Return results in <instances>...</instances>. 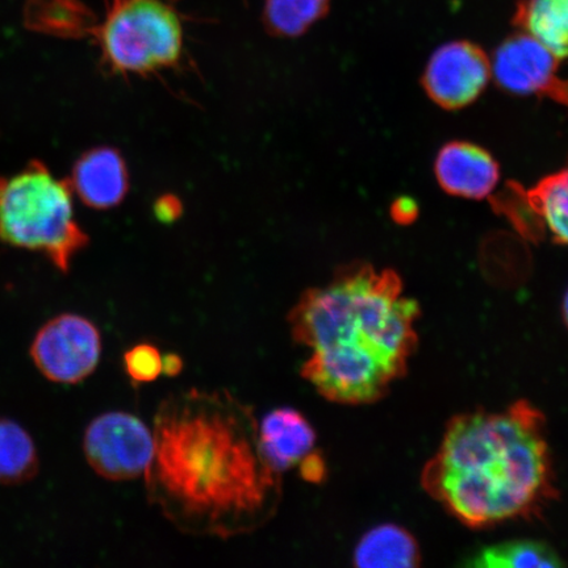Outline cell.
I'll use <instances>...</instances> for the list:
<instances>
[{"label": "cell", "mask_w": 568, "mask_h": 568, "mask_svg": "<svg viewBox=\"0 0 568 568\" xmlns=\"http://www.w3.org/2000/svg\"><path fill=\"white\" fill-rule=\"evenodd\" d=\"M183 371V361L180 355L168 354L162 357V374L166 376L180 375Z\"/></svg>", "instance_id": "cell-24"}, {"label": "cell", "mask_w": 568, "mask_h": 568, "mask_svg": "<svg viewBox=\"0 0 568 568\" xmlns=\"http://www.w3.org/2000/svg\"><path fill=\"white\" fill-rule=\"evenodd\" d=\"M180 212L181 204L172 196L161 197L158 205H155V215L162 222H173V220L180 216Z\"/></svg>", "instance_id": "cell-22"}, {"label": "cell", "mask_w": 568, "mask_h": 568, "mask_svg": "<svg viewBox=\"0 0 568 568\" xmlns=\"http://www.w3.org/2000/svg\"><path fill=\"white\" fill-rule=\"evenodd\" d=\"M91 38L113 75H153L183 59L182 21L168 0H109Z\"/></svg>", "instance_id": "cell-5"}, {"label": "cell", "mask_w": 568, "mask_h": 568, "mask_svg": "<svg viewBox=\"0 0 568 568\" xmlns=\"http://www.w3.org/2000/svg\"><path fill=\"white\" fill-rule=\"evenodd\" d=\"M420 314L394 270L366 262L338 267L324 286L305 291L287 316L291 336L310 351L303 379L344 406L381 400L407 372Z\"/></svg>", "instance_id": "cell-2"}, {"label": "cell", "mask_w": 568, "mask_h": 568, "mask_svg": "<svg viewBox=\"0 0 568 568\" xmlns=\"http://www.w3.org/2000/svg\"><path fill=\"white\" fill-rule=\"evenodd\" d=\"M422 486L473 529L541 515L558 496L542 412L518 400L454 416Z\"/></svg>", "instance_id": "cell-3"}, {"label": "cell", "mask_w": 568, "mask_h": 568, "mask_svg": "<svg viewBox=\"0 0 568 568\" xmlns=\"http://www.w3.org/2000/svg\"><path fill=\"white\" fill-rule=\"evenodd\" d=\"M0 241L44 255L68 273L75 255L90 243L77 223L69 181L55 178L39 160L19 173L0 176Z\"/></svg>", "instance_id": "cell-4"}, {"label": "cell", "mask_w": 568, "mask_h": 568, "mask_svg": "<svg viewBox=\"0 0 568 568\" xmlns=\"http://www.w3.org/2000/svg\"><path fill=\"white\" fill-rule=\"evenodd\" d=\"M23 20L28 30L60 39L91 38L98 24L81 0H28Z\"/></svg>", "instance_id": "cell-13"}, {"label": "cell", "mask_w": 568, "mask_h": 568, "mask_svg": "<svg viewBox=\"0 0 568 568\" xmlns=\"http://www.w3.org/2000/svg\"><path fill=\"white\" fill-rule=\"evenodd\" d=\"M314 426L300 410L276 408L260 423L261 449L274 470L283 474L315 450Z\"/></svg>", "instance_id": "cell-12"}, {"label": "cell", "mask_w": 568, "mask_h": 568, "mask_svg": "<svg viewBox=\"0 0 568 568\" xmlns=\"http://www.w3.org/2000/svg\"><path fill=\"white\" fill-rule=\"evenodd\" d=\"M40 457L23 425L0 416V485L20 486L38 477Z\"/></svg>", "instance_id": "cell-16"}, {"label": "cell", "mask_w": 568, "mask_h": 568, "mask_svg": "<svg viewBox=\"0 0 568 568\" xmlns=\"http://www.w3.org/2000/svg\"><path fill=\"white\" fill-rule=\"evenodd\" d=\"M125 372L138 383H151L162 374V355L151 344H140L124 354Z\"/></svg>", "instance_id": "cell-20"}, {"label": "cell", "mask_w": 568, "mask_h": 568, "mask_svg": "<svg viewBox=\"0 0 568 568\" xmlns=\"http://www.w3.org/2000/svg\"><path fill=\"white\" fill-rule=\"evenodd\" d=\"M491 67L496 83L509 94L552 99L560 83L558 57L523 31L503 41Z\"/></svg>", "instance_id": "cell-9"}, {"label": "cell", "mask_w": 568, "mask_h": 568, "mask_svg": "<svg viewBox=\"0 0 568 568\" xmlns=\"http://www.w3.org/2000/svg\"><path fill=\"white\" fill-rule=\"evenodd\" d=\"M154 452L153 429L122 410L105 412L83 435V454L99 477L111 481L144 477Z\"/></svg>", "instance_id": "cell-7"}, {"label": "cell", "mask_w": 568, "mask_h": 568, "mask_svg": "<svg viewBox=\"0 0 568 568\" xmlns=\"http://www.w3.org/2000/svg\"><path fill=\"white\" fill-rule=\"evenodd\" d=\"M521 194L528 207L541 219L552 240L568 246V163Z\"/></svg>", "instance_id": "cell-17"}, {"label": "cell", "mask_w": 568, "mask_h": 568, "mask_svg": "<svg viewBox=\"0 0 568 568\" xmlns=\"http://www.w3.org/2000/svg\"><path fill=\"white\" fill-rule=\"evenodd\" d=\"M153 435L148 499L178 530L229 539L278 513L282 474L261 449L253 409L229 390L169 396L155 412Z\"/></svg>", "instance_id": "cell-1"}, {"label": "cell", "mask_w": 568, "mask_h": 568, "mask_svg": "<svg viewBox=\"0 0 568 568\" xmlns=\"http://www.w3.org/2000/svg\"><path fill=\"white\" fill-rule=\"evenodd\" d=\"M491 74V61L480 47L470 41H453L430 57L423 87L443 109L460 110L477 101Z\"/></svg>", "instance_id": "cell-8"}, {"label": "cell", "mask_w": 568, "mask_h": 568, "mask_svg": "<svg viewBox=\"0 0 568 568\" xmlns=\"http://www.w3.org/2000/svg\"><path fill=\"white\" fill-rule=\"evenodd\" d=\"M301 477L312 485H320L326 477V462L320 452L312 450L300 464Z\"/></svg>", "instance_id": "cell-21"}, {"label": "cell", "mask_w": 568, "mask_h": 568, "mask_svg": "<svg viewBox=\"0 0 568 568\" xmlns=\"http://www.w3.org/2000/svg\"><path fill=\"white\" fill-rule=\"evenodd\" d=\"M562 312H564V320H565V323H566L567 328H568V290H567V293L565 295Z\"/></svg>", "instance_id": "cell-25"}, {"label": "cell", "mask_w": 568, "mask_h": 568, "mask_svg": "<svg viewBox=\"0 0 568 568\" xmlns=\"http://www.w3.org/2000/svg\"><path fill=\"white\" fill-rule=\"evenodd\" d=\"M331 0H266L264 26L275 38H297L328 13Z\"/></svg>", "instance_id": "cell-19"}, {"label": "cell", "mask_w": 568, "mask_h": 568, "mask_svg": "<svg viewBox=\"0 0 568 568\" xmlns=\"http://www.w3.org/2000/svg\"><path fill=\"white\" fill-rule=\"evenodd\" d=\"M417 215V207L414 201L402 197L393 205V216L397 223H410Z\"/></svg>", "instance_id": "cell-23"}, {"label": "cell", "mask_w": 568, "mask_h": 568, "mask_svg": "<svg viewBox=\"0 0 568 568\" xmlns=\"http://www.w3.org/2000/svg\"><path fill=\"white\" fill-rule=\"evenodd\" d=\"M466 566L477 568H529L564 566L549 545L530 539H516L486 546L474 552Z\"/></svg>", "instance_id": "cell-18"}, {"label": "cell", "mask_w": 568, "mask_h": 568, "mask_svg": "<svg viewBox=\"0 0 568 568\" xmlns=\"http://www.w3.org/2000/svg\"><path fill=\"white\" fill-rule=\"evenodd\" d=\"M353 562L365 568H410L420 566L422 552L408 530L394 524H383L361 538Z\"/></svg>", "instance_id": "cell-14"}, {"label": "cell", "mask_w": 568, "mask_h": 568, "mask_svg": "<svg viewBox=\"0 0 568 568\" xmlns=\"http://www.w3.org/2000/svg\"><path fill=\"white\" fill-rule=\"evenodd\" d=\"M102 335L88 317L61 314L36 332L30 355L38 372L57 385H78L95 373L102 357Z\"/></svg>", "instance_id": "cell-6"}, {"label": "cell", "mask_w": 568, "mask_h": 568, "mask_svg": "<svg viewBox=\"0 0 568 568\" xmlns=\"http://www.w3.org/2000/svg\"><path fill=\"white\" fill-rule=\"evenodd\" d=\"M69 183L83 204L104 211L124 201L130 190V174L118 149L99 146L75 161Z\"/></svg>", "instance_id": "cell-10"}, {"label": "cell", "mask_w": 568, "mask_h": 568, "mask_svg": "<svg viewBox=\"0 0 568 568\" xmlns=\"http://www.w3.org/2000/svg\"><path fill=\"white\" fill-rule=\"evenodd\" d=\"M435 173L447 194L466 199L488 196L500 178L493 155L466 141L449 142L439 151Z\"/></svg>", "instance_id": "cell-11"}, {"label": "cell", "mask_w": 568, "mask_h": 568, "mask_svg": "<svg viewBox=\"0 0 568 568\" xmlns=\"http://www.w3.org/2000/svg\"><path fill=\"white\" fill-rule=\"evenodd\" d=\"M513 21L559 60L568 59V0H518Z\"/></svg>", "instance_id": "cell-15"}]
</instances>
